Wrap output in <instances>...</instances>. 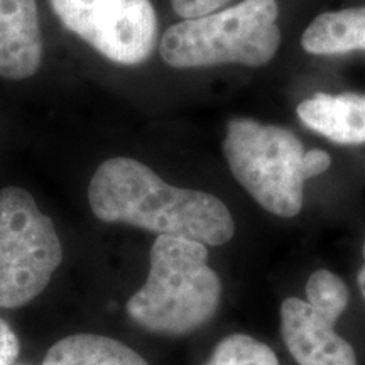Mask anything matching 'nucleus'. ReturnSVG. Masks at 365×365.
I'll use <instances>...</instances> for the list:
<instances>
[{
    "label": "nucleus",
    "instance_id": "9b49d317",
    "mask_svg": "<svg viewBox=\"0 0 365 365\" xmlns=\"http://www.w3.org/2000/svg\"><path fill=\"white\" fill-rule=\"evenodd\" d=\"M41 365H149L135 350L110 336L70 335L48 350Z\"/></svg>",
    "mask_w": 365,
    "mask_h": 365
},
{
    "label": "nucleus",
    "instance_id": "0eeeda50",
    "mask_svg": "<svg viewBox=\"0 0 365 365\" xmlns=\"http://www.w3.org/2000/svg\"><path fill=\"white\" fill-rule=\"evenodd\" d=\"M349 298L341 277L318 269L307 282V301H282V340L299 365H357L354 346L335 331Z\"/></svg>",
    "mask_w": 365,
    "mask_h": 365
},
{
    "label": "nucleus",
    "instance_id": "ddd939ff",
    "mask_svg": "<svg viewBox=\"0 0 365 365\" xmlns=\"http://www.w3.org/2000/svg\"><path fill=\"white\" fill-rule=\"evenodd\" d=\"M230 2L232 0H171V6L176 16L190 21L222 11Z\"/></svg>",
    "mask_w": 365,
    "mask_h": 365
},
{
    "label": "nucleus",
    "instance_id": "9d476101",
    "mask_svg": "<svg viewBox=\"0 0 365 365\" xmlns=\"http://www.w3.org/2000/svg\"><path fill=\"white\" fill-rule=\"evenodd\" d=\"M301 46L317 56L365 51V7L319 14L301 36Z\"/></svg>",
    "mask_w": 365,
    "mask_h": 365
},
{
    "label": "nucleus",
    "instance_id": "f8f14e48",
    "mask_svg": "<svg viewBox=\"0 0 365 365\" xmlns=\"http://www.w3.org/2000/svg\"><path fill=\"white\" fill-rule=\"evenodd\" d=\"M203 365H279V360L271 346L250 335L235 333L225 336Z\"/></svg>",
    "mask_w": 365,
    "mask_h": 365
},
{
    "label": "nucleus",
    "instance_id": "423d86ee",
    "mask_svg": "<svg viewBox=\"0 0 365 365\" xmlns=\"http://www.w3.org/2000/svg\"><path fill=\"white\" fill-rule=\"evenodd\" d=\"M49 6L65 29L115 65H143L156 48L150 0H49Z\"/></svg>",
    "mask_w": 365,
    "mask_h": 365
},
{
    "label": "nucleus",
    "instance_id": "39448f33",
    "mask_svg": "<svg viewBox=\"0 0 365 365\" xmlns=\"http://www.w3.org/2000/svg\"><path fill=\"white\" fill-rule=\"evenodd\" d=\"M61 262V240L34 196L19 186L0 190V308L38 298Z\"/></svg>",
    "mask_w": 365,
    "mask_h": 365
},
{
    "label": "nucleus",
    "instance_id": "2eb2a0df",
    "mask_svg": "<svg viewBox=\"0 0 365 365\" xmlns=\"http://www.w3.org/2000/svg\"><path fill=\"white\" fill-rule=\"evenodd\" d=\"M330 166H331V158L327 150L312 149L308 150V153H304L303 168H304V175H307L308 180L309 178L323 175V173H325Z\"/></svg>",
    "mask_w": 365,
    "mask_h": 365
},
{
    "label": "nucleus",
    "instance_id": "f03ea898",
    "mask_svg": "<svg viewBox=\"0 0 365 365\" xmlns=\"http://www.w3.org/2000/svg\"><path fill=\"white\" fill-rule=\"evenodd\" d=\"M222 281L208 266L207 245L158 235L149 255V276L127 301L137 327L156 335L193 333L215 317Z\"/></svg>",
    "mask_w": 365,
    "mask_h": 365
},
{
    "label": "nucleus",
    "instance_id": "7ed1b4c3",
    "mask_svg": "<svg viewBox=\"0 0 365 365\" xmlns=\"http://www.w3.org/2000/svg\"><path fill=\"white\" fill-rule=\"evenodd\" d=\"M277 0H244L234 7L181 21L161 39V56L178 70L218 65L264 66L281 44Z\"/></svg>",
    "mask_w": 365,
    "mask_h": 365
},
{
    "label": "nucleus",
    "instance_id": "4468645a",
    "mask_svg": "<svg viewBox=\"0 0 365 365\" xmlns=\"http://www.w3.org/2000/svg\"><path fill=\"white\" fill-rule=\"evenodd\" d=\"M21 352L17 335L7 322L0 318V365H14Z\"/></svg>",
    "mask_w": 365,
    "mask_h": 365
},
{
    "label": "nucleus",
    "instance_id": "20e7f679",
    "mask_svg": "<svg viewBox=\"0 0 365 365\" xmlns=\"http://www.w3.org/2000/svg\"><path fill=\"white\" fill-rule=\"evenodd\" d=\"M303 143L294 132L250 118L228 122L223 154L232 175L266 212L293 218L303 208Z\"/></svg>",
    "mask_w": 365,
    "mask_h": 365
},
{
    "label": "nucleus",
    "instance_id": "6e6552de",
    "mask_svg": "<svg viewBox=\"0 0 365 365\" xmlns=\"http://www.w3.org/2000/svg\"><path fill=\"white\" fill-rule=\"evenodd\" d=\"M43 61V36L36 0H0V76L26 80Z\"/></svg>",
    "mask_w": 365,
    "mask_h": 365
},
{
    "label": "nucleus",
    "instance_id": "f257e3e1",
    "mask_svg": "<svg viewBox=\"0 0 365 365\" xmlns=\"http://www.w3.org/2000/svg\"><path fill=\"white\" fill-rule=\"evenodd\" d=\"M88 203L102 222L125 223L212 247L227 244L235 234L230 210L220 198L173 186L130 158L100 164L90 181Z\"/></svg>",
    "mask_w": 365,
    "mask_h": 365
},
{
    "label": "nucleus",
    "instance_id": "dca6fc26",
    "mask_svg": "<svg viewBox=\"0 0 365 365\" xmlns=\"http://www.w3.org/2000/svg\"><path fill=\"white\" fill-rule=\"evenodd\" d=\"M364 259H365V244H364ZM357 282H359L360 293H362V296L365 298V264L362 266V269H360V271H359Z\"/></svg>",
    "mask_w": 365,
    "mask_h": 365
},
{
    "label": "nucleus",
    "instance_id": "1a4fd4ad",
    "mask_svg": "<svg viewBox=\"0 0 365 365\" xmlns=\"http://www.w3.org/2000/svg\"><path fill=\"white\" fill-rule=\"evenodd\" d=\"M308 129L341 145L365 143V95L314 93L296 108Z\"/></svg>",
    "mask_w": 365,
    "mask_h": 365
}]
</instances>
